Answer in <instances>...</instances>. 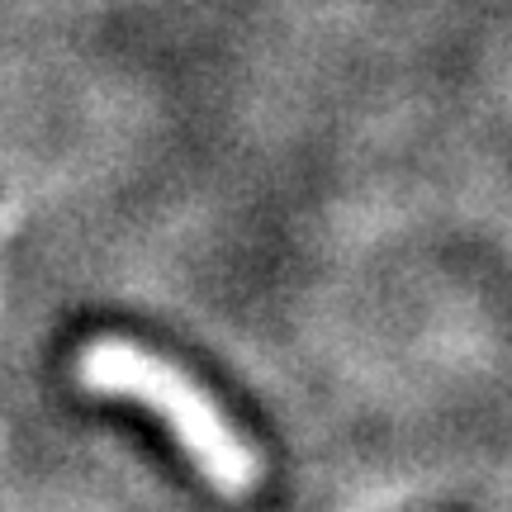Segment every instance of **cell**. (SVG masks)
<instances>
[{
	"instance_id": "cell-1",
	"label": "cell",
	"mask_w": 512,
	"mask_h": 512,
	"mask_svg": "<svg viewBox=\"0 0 512 512\" xmlns=\"http://www.w3.org/2000/svg\"><path fill=\"white\" fill-rule=\"evenodd\" d=\"M86 380L100 394H124V399H138L152 413H162V422L176 432V441L190 451V460L200 465L214 489L238 498L256 484L252 451L242 446V437L228 427L219 408L204 399L200 384H190L181 370L124 347V342H100L86 356Z\"/></svg>"
}]
</instances>
